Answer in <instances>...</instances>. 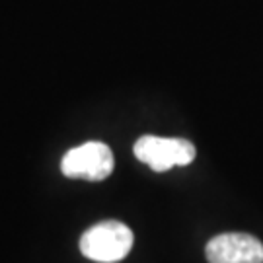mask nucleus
<instances>
[{
  "mask_svg": "<svg viewBox=\"0 0 263 263\" xmlns=\"http://www.w3.org/2000/svg\"><path fill=\"white\" fill-rule=\"evenodd\" d=\"M133 248V232L119 220H104L88 228L80 238V252L84 257L98 263H115Z\"/></svg>",
  "mask_w": 263,
  "mask_h": 263,
  "instance_id": "1",
  "label": "nucleus"
},
{
  "mask_svg": "<svg viewBox=\"0 0 263 263\" xmlns=\"http://www.w3.org/2000/svg\"><path fill=\"white\" fill-rule=\"evenodd\" d=\"M135 156L154 172H168L176 166H187L195 160V144L187 139H168L144 135L135 142Z\"/></svg>",
  "mask_w": 263,
  "mask_h": 263,
  "instance_id": "2",
  "label": "nucleus"
},
{
  "mask_svg": "<svg viewBox=\"0 0 263 263\" xmlns=\"http://www.w3.org/2000/svg\"><path fill=\"white\" fill-rule=\"evenodd\" d=\"M113 166L115 160L111 148L100 141H90L70 148L61 160V172L66 178L86 181H104L111 176Z\"/></svg>",
  "mask_w": 263,
  "mask_h": 263,
  "instance_id": "3",
  "label": "nucleus"
},
{
  "mask_svg": "<svg viewBox=\"0 0 263 263\" xmlns=\"http://www.w3.org/2000/svg\"><path fill=\"white\" fill-rule=\"evenodd\" d=\"M209 263H263V244L252 234L226 232L205 248Z\"/></svg>",
  "mask_w": 263,
  "mask_h": 263,
  "instance_id": "4",
  "label": "nucleus"
}]
</instances>
